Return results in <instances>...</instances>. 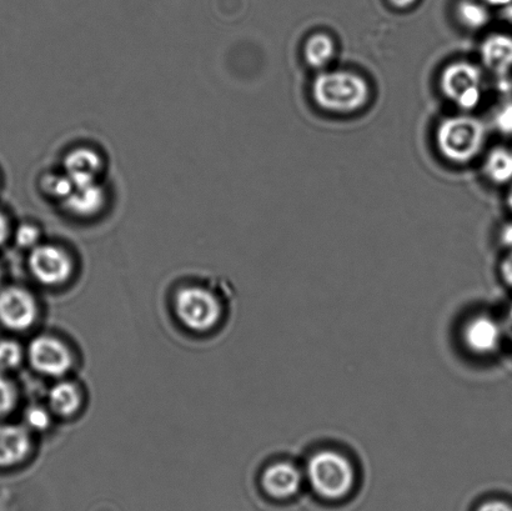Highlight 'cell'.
Returning a JSON list of instances; mask_svg holds the SVG:
<instances>
[{"mask_svg": "<svg viewBox=\"0 0 512 511\" xmlns=\"http://www.w3.org/2000/svg\"><path fill=\"white\" fill-rule=\"evenodd\" d=\"M305 477L319 497L340 500L351 492L355 484V468L351 460L338 450L324 449L308 460Z\"/></svg>", "mask_w": 512, "mask_h": 511, "instance_id": "1", "label": "cell"}, {"mask_svg": "<svg viewBox=\"0 0 512 511\" xmlns=\"http://www.w3.org/2000/svg\"><path fill=\"white\" fill-rule=\"evenodd\" d=\"M313 97L320 108L334 113H353L368 103L369 84L358 74L331 72L318 75Z\"/></svg>", "mask_w": 512, "mask_h": 511, "instance_id": "2", "label": "cell"}, {"mask_svg": "<svg viewBox=\"0 0 512 511\" xmlns=\"http://www.w3.org/2000/svg\"><path fill=\"white\" fill-rule=\"evenodd\" d=\"M484 140V124L466 115L445 119L436 132L441 154L455 163L473 160L483 148Z\"/></svg>", "mask_w": 512, "mask_h": 511, "instance_id": "3", "label": "cell"}, {"mask_svg": "<svg viewBox=\"0 0 512 511\" xmlns=\"http://www.w3.org/2000/svg\"><path fill=\"white\" fill-rule=\"evenodd\" d=\"M481 73L478 67L468 62L450 64L441 75L443 93L460 108L470 110L481 98Z\"/></svg>", "mask_w": 512, "mask_h": 511, "instance_id": "4", "label": "cell"}, {"mask_svg": "<svg viewBox=\"0 0 512 511\" xmlns=\"http://www.w3.org/2000/svg\"><path fill=\"white\" fill-rule=\"evenodd\" d=\"M175 308L183 324L197 332L212 329L220 317L218 300L204 289H183L177 295Z\"/></svg>", "mask_w": 512, "mask_h": 511, "instance_id": "5", "label": "cell"}, {"mask_svg": "<svg viewBox=\"0 0 512 511\" xmlns=\"http://www.w3.org/2000/svg\"><path fill=\"white\" fill-rule=\"evenodd\" d=\"M504 334L505 329L498 320L479 314L466 320L461 339L470 353L485 357L500 348Z\"/></svg>", "mask_w": 512, "mask_h": 511, "instance_id": "6", "label": "cell"}, {"mask_svg": "<svg viewBox=\"0 0 512 511\" xmlns=\"http://www.w3.org/2000/svg\"><path fill=\"white\" fill-rule=\"evenodd\" d=\"M30 269L43 284L55 285L65 282L72 272L68 255L52 245H40L30 255Z\"/></svg>", "mask_w": 512, "mask_h": 511, "instance_id": "7", "label": "cell"}, {"mask_svg": "<svg viewBox=\"0 0 512 511\" xmlns=\"http://www.w3.org/2000/svg\"><path fill=\"white\" fill-rule=\"evenodd\" d=\"M30 362L40 373L54 375L64 374L72 365L69 350L59 340L39 337L33 340L29 348Z\"/></svg>", "mask_w": 512, "mask_h": 511, "instance_id": "8", "label": "cell"}, {"mask_svg": "<svg viewBox=\"0 0 512 511\" xmlns=\"http://www.w3.org/2000/svg\"><path fill=\"white\" fill-rule=\"evenodd\" d=\"M37 317V307L30 294L19 288H8L0 293V322L13 330H24Z\"/></svg>", "mask_w": 512, "mask_h": 511, "instance_id": "9", "label": "cell"}, {"mask_svg": "<svg viewBox=\"0 0 512 511\" xmlns=\"http://www.w3.org/2000/svg\"><path fill=\"white\" fill-rule=\"evenodd\" d=\"M303 480V473L294 463L278 462L265 470L261 483L270 497L289 499L299 493Z\"/></svg>", "mask_w": 512, "mask_h": 511, "instance_id": "10", "label": "cell"}, {"mask_svg": "<svg viewBox=\"0 0 512 511\" xmlns=\"http://www.w3.org/2000/svg\"><path fill=\"white\" fill-rule=\"evenodd\" d=\"M29 447V437L23 428L0 425V467L19 463L28 454Z\"/></svg>", "mask_w": 512, "mask_h": 511, "instance_id": "11", "label": "cell"}, {"mask_svg": "<svg viewBox=\"0 0 512 511\" xmlns=\"http://www.w3.org/2000/svg\"><path fill=\"white\" fill-rule=\"evenodd\" d=\"M65 169L74 187H83L95 183L100 170V160L98 155L90 150L78 149L68 155Z\"/></svg>", "mask_w": 512, "mask_h": 511, "instance_id": "12", "label": "cell"}, {"mask_svg": "<svg viewBox=\"0 0 512 511\" xmlns=\"http://www.w3.org/2000/svg\"><path fill=\"white\" fill-rule=\"evenodd\" d=\"M481 55L491 72L505 75L512 67V38L504 34L490 35L481 47Z\"/></svg>", "mask_w": 512, "mask_h": 511, "instance_id": "13", "label": "cell"}, {"mask_svg": "<svg viewBox=\"0 0 512 511\" xmlns=\"http://www.w3.org/2000/svg\"><path fill=\"white\" fill-rule=\"evenodd\" d=\"M67 207L79 215H92L97 213L104 203L103 189L92 183L83 187H74L72 194L65 199Z\"/></svg>", "mask_w": 512, "mask_h": 511, "instance_id": "14", "label": "cell"}, {"mask_svg": "<svg viewBox=\"0 0 512 511\" xmlns=\"http://www.w3.org/2000/svg\"><path fill=\"white\" fill-rule=\"evenodd\" d=\"M485 173L491 182L505 184L512 179V152L506 148L491 150L485 160Z\"/></svg>", "mask_w": 512, "mask_h": 511, "instance_id": "15", "label": "cell"}, {"mask_svg": "<svg viewBox=\"0 0 512 511\" xmlns=\"http://www.w3.org/2000/svg\"><path fill=\"white\" fill-rule=\"evenodd\" d=\"M334 52V42L329 35L315 34L305 44L304 57L310 67L323 68L333 58Z\"/></svg>", "mask_w": 512, "mask_h": 511, "instance_id": "16", "label": "cell"}, {"mask_svg": "<svg viewBox=\"0 0 512 511\" xmlns=\"http://www.w3.org/2000/svg\"><path fill=\"white\" fill-rule=\"evenodd\" d=\"M50 407L55 413L68 417L79 408L80 397L78 389L70 383H59L50 390Z\"/></svg>", "mask_w": 512, "mask_h": 511, "instance_id": "17", "label": "cell"}, {"mask_svg": "<svg viewBox=\"0 0 512 511\" xmlns=\"http://www.w3.org/2000/svg\"><path fill=\"white\" fill-rule=\"evenodd\" d=\"M458 14L461 22L469 28L478 29L489 22L488 10L483 5L469 2V0L459 4Z\"/></svg>", "mask_w": 512, "mask_h": 511, "instance_id": "18", "label": "cell"}, {"mask_svg": "<svg viewBox=\"0 0 512 511\" xmlns=\"http://www.w3.org/2000/svg\"><path fill=\"white\" fill-rule=\"evenodd\" d=\"M20 359H22V350L17 343L9 342V340L0 342V368L17 367Z\"/></svg>", "mask_w": 512, "mask_h": 511, "instance_id": "19", "label": "cell"}, {"mask_svg": "<svg viewBox=\"0 0 512 511\" xmlns=\"http://www.w3.org/2000/svg\"><path fill=\"white\" fill-rule=\"evenodd\" d=\"M45 189L54 197L63 198L64 200L72 194L74 184L72 180L65 175V177H53L45 182Z\"/></svg>", "mask_w": 512, "mask_h": 511, "instance_id": "20", "label": "cell"}, {"mask_svg": "<svg viewBox=\"0 0 512 511\" xmlns=\"http://www.w3.org/2000/svg\"><path fill=\"white\" fill-rule=\"evenodd\" d=\"M14 403V392L12 385L7 379L0 375V417L12 409Z\"/></svg>", "mask_w": 512, "mask_h": 511, "instance_id": "21", "label": "cell"}, {"mask_svg": "<svg viewBox=\"0 0 512 511\" xmlns=\"http://www.w3.org/2000/svg\"><path fill=\"white\" fill-rule=\"evenodd\" d=\"M495 124L501 133L512 134V102L505 104L499 110L495 117Z\"/></svg>", "mask_w": 512, "mask_h": 511, "instance_id": "22", "label": "cell"}, {"mask_svg": "<svg viewBox=\"0 0 512 511\" xmlns=\"http://www.w3.org/2000/svg\"><path fill=\"white\" fill-rule=\"evenodd\" d=\"M27 422L30 427L43 430L49 425V415L44 409L33 408L28 410Z\"/></svg>", "mask_w": 512, "mask_h": 511, "instance_id": "23", "label": "cell"}, {"mask_svg": "<svg viewBox=\"0 0 512 511\" xmlns=\"http://www.w3.org/2000/svg\"><path fill=\"white\" fill-rule=\"evenodd\" d=\"M38 237L39 233L37 229L30 227V225H23V227L18 229L17 243L20 247H32V245L37 243Z\"/></svg>", "mask_w": 512, "mask_h": 511, "instance_id": "24", "label": "cell"}, {"mask_svg": "<svg viewBox=\"0 0 512 511\" xmlns=\"http://www.w3.org/2000/svg\"><path fill=\"white\" fill-rule=\"evenodd\" d=\"M478 511H512V507L501 500H491V502L480 505Z\"/></svg>", "mask_w": 512, "mask_h": 511, "instance_id": "25", "label": "cell"}, {"mask_svg": "<svg viewBox=\"0 0 512 511\" xmlns=\"http://www.w3.org/2000/svg\"><path fill=\"white\" fill-rule=\"evenodd\" d=\"M501 275H503L505 282L512 287V250L508 257L504 259L503 264H501Z\"/></svg>", "mask_w": 512, "mask_h": 511, "instance_id": "26", "label": "cell"}, {"mask_svg": "<svg viewBox=\"0 0 512 511\" xmlns=\"http://www.w3.org/2000/svg\"><path fill=\"white\" fill-rule=\"evenodd\" d=\"M501 243L512 250V223L506 225V227L501 230Z\"/></svg>", "mask_w": 512, "mask_h": 511, "instance_id": "27", "label": "cell"}, {"mask_svg": "<svg viewBox=\"0 0 512 511\" xmlns=\"http://www.w3.org/2000/svg\"><path fill=\"white\" fill-rule=\"evenodd\" d=\"M7 234H8L7 220H5V218L3 217V214L0 213V244H2L4 242L5 238H7Z\"/></svg>", "mask_w": 512, "mask_h": 511, "instance_id": "28", "label": "cell"}, {"mask_svg": "<svg viewBox=\"0 0 512 511\" xmlns=\"http://www.w3.org/2000/svg\"><path fill=\"white\" fill-rule=\"evenodd\" d=\"M505 334L511 339L512 342V305L509 309L508 315H506V322L504 325Z\"/></svg>", "mask_w": 512, "mask_h": 511, "instance_id": "29", "label": "cell"}, {"mask_svg": "<svg viewBox=\"0 0 512 511\" xmlns=\"http://www.w3.org/2000/svg\"><path fill=\"white\" fill-rule=\"evenodd\" d=\"M389 2L393 4L395 8L405 9L413 5L416 0H389Z\"/></svg>", "mask_w": 512, "mask_h": 511, "instance_id": "30", "label": "cell"}, {"mask_svg": "<svg viewBox=\"0 0 512 511\" xmlns=\"http://www.w3.org/2000/svg\"><path fill=\"white\" fill-rule=\"evenodd\" d=\"M485 2L491 5H496V7H501V5H510L512 0H485Z\"/></svg>", "mask_w": 512, "mask_h": 511, "instance_id": "31", "label": "cell"}, {"mask_svg": "<svg viewBox=\"0 0 512 511\" xmlns=\"http://www.w3.org/2000/svg\"><path fill=\"white\" fill-rule=\"evenodd\" d=\"M508 205H509L510 209L512 210V188H511L510 193L508 195Z\"/></svg>", "mask_w": 512, "mask_h": 511, "instance_id": "32", "label": "cell"}, {"mask_svg": "<svg viewBox=\"0 0 512 511\" xmlns=\"http://www.w3.org/2000/svg\"><path fill=\"white\" fill-rule=\"evenodd\" d=\"M508 15H509V18L512 20V5H511V7L508 8Z\"/></svg>", "mask_w": 512, "mask_h": 511, "instance_id": "33", "label": "cell"}]
</instances>
